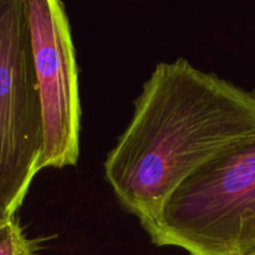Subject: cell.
<instances>
[{
	"label": "cell",
	"instance_id": "cell-1",
	"mask_svg": "<svg viewBox=\"0 0 255 255\" xmlns=\"http://www.w3.org/2000/svg\"><path fill=\"white\" fill-rule=\"evenodd\" d=\"M255 138V91L179 57L159 62L134 100L131 122L107 154V183L148 231L199 167Z\"/></svg>",
	"mask_w": 255,
	"mask_h": 255
},
{
	"label": "cell",
	"instance_id": "cell-3",
	"mask_svg": "<svg viewBox=\"0 0 255 255\" xmlns=\"http://www.w3.org/2000/svg\"><path fill=\"white\" fill-rule=\"evenodd\" d=\"M44 124L26 0H0V212L15 216L40 169Z\"/></svg>",
	"mask_w": 255,
	"mask_h": 255
},
{
	"label": "cell",
	"instance_id": "cell-6",
	"mask_svg": "<svg viewBox=\"0 0 255 255\" xmlns=\"http://www.w3.org/2000/svg\"><path fill=\"white\" fill-rule=\"evenodd\" d=\"M5 219H7V218H6V217H5V216H4V214H2V213H1V212H0V222L5 221Z\"/></svg>",
	"mask_w": 255,
	"mask_h": 255
},
{
	"label": "cell",
	"instance_id": "cell-5",
	"mask_svg": "<svg viewBox=\"0 0 255 255\" xmlns=\"http://www.w3.org/2000/svg\"><path fill=\"white\" fill-rule=\"evenodd\" d=\"M35 242L25 236L16 216L0 222V255H35Z\"/></svg>",
	"mask_w": 255,
	"mask_h": 255
},
{
	"label": "cell",
	"instance_id": "cell-4",
	"mask_svg": "<svg viewBox=\"0 0 255 255\" xmlns=\"http://www.w3.org/2000/svg\"><path fill=\"white\" fill-rule=\"evenodd\" d=\"M44 124L40 169L75 166L80 157L81 104L75 47L65 6L26 0Z\"/></svg>",
	"mask_w": 255,
	"mask_h": 255
},
{
	"label": "cell",
	"instance_id": "cell-2",
	"mask_svg": "<svg viewBox=\"0 0 255 255\" xmlns=\"http://www.w3.org/2000/svg\"><path fill=\"white\" fill-rule=\"evenodd\" d=\"M147 233L191 255H255V138L184 179Z\"/></svg>",
	"mask_w": 255,
	"mask_h": 255
}]
</instances>
